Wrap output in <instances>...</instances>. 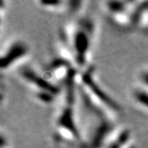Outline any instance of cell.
<instances>
[{
	"mask_svg": "<svg viewBox=\"0 0 148 148\" xmlns=\"http://www.w3.org/2000/svg\"><path fill=\"white\" fill-rule=\"evenodd\" d=\"M93 30L94 26L91 21L88 19H83L79 22L78 26L74 28L71 36L68 37V42H70L72 55L79 66L85 65L87 62Z\"/></svg>",
	"mask_w": 148,
	"mask_h": 148,
	"instance_id": "obj_1",
	"label": "cell"
},
{
	"mask_svg": "<svg viewBox=\"0 0 148 148\" xmlns=\"http://www.w3.org/2000/svg\"><path fill=\"white\" fill-rule=\"evenodd\" d=\"M82 81L85 88H87V92L89 94L88 98H94L95 102L93 103L94 106H97V103H102L103 106H107V108L112 112H120L121 107L119 104L116 103L108 94H106L99 85L98 83L95 80L94 78V69L89 68L85 71L82 75Z\"/></svg>",
	"mask_w": 148,
	"mask_h": 148,
	"instance_id": "obj_2",
	"label": "cell"
},
{
	"mask_svg": "<svg viewBox=\"0 0 148 148\" xmlns=\"http://www.w3.org/2000/svg\"><path fill=\"white\" fill-rule=\"evenodd\" d=\"M23 77L26 81L29 83L32 84L35 88H38V92H45V93H49L56 96L59 94V88L58 87L55 86L54 84H52L49 80L46 79L45 78L41 77L38 75V73L34 72L29 69L24 70L22 73Z\"/></svg>",
	"mask_w": 148,
	"mask_h": 148,
	"instance_id": "obj_3",
	"label": "cell"
},
{
	"mask_svg": "<svg viewBox=\"0 0 148 148\" xmlns=\"http://www.w3.org/2000/svg\"><path fill=\"white\" fill-rule=\"evenodd\" d=\"M28 53V47L23 42H14L8 47L6 52L2 56L1 58V68L2 70L7 69L13 63L18 60L24 57Z\"/></svg>",
	"mask_w": 148,
	"mask_h": 148,
	"instance_id": "obj_4",
	"label": "cell"
},
{
	"mask_svg": "<svg viewBox=\"0 0 148 148\" xmlns=\"http://www.w3.org/2000/svg\"><path fill=\"white\" fill-rule=\"evenodd\" d=\"M112 127L109 123H103L97 129L90 143L89 148H99L103 144L106 136L109 135Z\"/></svg>",
	"mask_w": 148,
	"mask_h": 148,
	"instance_id": "obj_5",
	"label": "cell"
},
{
	"mask_svg": "<svg viewBox=\"0 0 148 148\" xmlns=\"http://www.w3.org/2000/svg\"><path fill=\"white\" fill-rule=\"evenodd\" d=\"M134 96L136 102L148 110V93L143 90H137L135 92Z\"/></svg>",
	"mask_w": 148,
	"mask_h": 148,
	"instance_id": "obj_6",
	"label": "cell"
},
{
	"mask_svg": "<svg viewBox=\"0 0 148 148\" xmlns=\"http://www.w3.org/2000/svg\"><path fill=\"white\" fill-rule=\"evenodd\" d=\"M141 80L142 82L145 84V85H147L148 86V71H145V72H143L141 74Z\"/></svg>",
	"mask_w": 148,
	"mask_h": 148,
	"instance_id": "obj_7",
	"label": "cell"
}]
</instances>
